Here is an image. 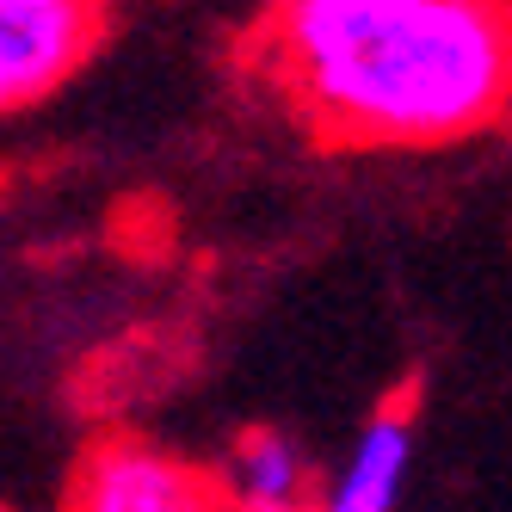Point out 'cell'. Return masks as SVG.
I'll list each match as a JSON object with an SVG mask.
<instances>
[{"mask_svg": "<svg viewBox=\"0 0 512 512\" xmlns=\"http://www.w3.org/2000/svg\"><path fill=\"white\" fill-rule=\"evenodd\" d=\"M112 0H0V118L44 105L99 56Z\"/></svg>", "mask_w": 512, "mask_h": 512, "instance_id": "cell-3", "label": "cell"}, {"mask_svg": "<svg viewBox=\"0 0 512 512\" xmlns=\"http://www.w3.org/2000/svg\"><path fill=\"white\" fill-rule=\"evenodd\" d=\"M235 62L321 149H445L512 112V0H272Z\"/></svg>", "mask_w": 512, "mask_h": 512, "instance_id": "cell-1", "label": "cell"}, {"mask_svg": "<svg viewBox=\"0 0 512 512\" xmlns=\"http://www.w3.org/2000/svg\"><path fill=\"white\" fill-rule=\"evenodd\" d=\"M62 512H241V506L223 469L173 457L130 432H99L68 469Z\"/></svg>", "mask_w": 512, "mask_h": 512, "instance_id": "cell-2", "label": "cell"}, {"mask_svg": "<svg viewBox=\"0 0 512 512\" xmlns=\"http://www.w3.org/2000/svg\"><path fill=\"white\" fill-rule=\"evenodd\" d=\"M414 420H420V383L389 389L377 401V414L364 420L340 482L321 494V512H395L414 463Z\"/></svg>", "mask_w": 512, "mask_h": 512, "instance_id": "cell-4", "label": "cell"}, {"mask_svg": "<svg viewBox=\"0 0 512 512\" xmlns=\"http://www.w3.org/2000/svg\"><path fill=\"white\" fill-rule=\"evenodd\" d=\"M223 475H229L241 512H321L309 463H303V451L290 445L284 432H266V426L241 432Z\"/></svg>", "mask_w": 512, "mask_h": 512, "instance_id": "cell-5", "label": "cell"}]
</instances>
